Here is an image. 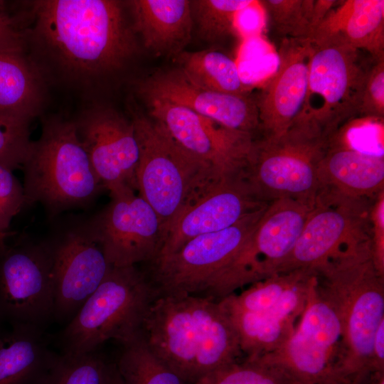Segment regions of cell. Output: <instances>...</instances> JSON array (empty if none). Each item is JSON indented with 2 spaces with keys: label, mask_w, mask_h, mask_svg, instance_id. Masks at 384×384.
Returning <instances> with one entry per match:
<instances>
[{
  "label": "cell",
  "mask_w": 384,
  "mask_h": 384,
  "mask_svg": "<svg viewBox=\"0 0 384 384\" xmlns=\"http://www.w3.org/2000/svg\"><path fill=\"white\" fill-rule=\"evenodd\" d=\"M33 5L38 43L77 77L114 71L137 51L134 31L117 1L46 0Z\"/></svg>",
  "instance_id": "cell-1"
},
{
  "label": "cell",
  "mask_w": 384,
  "mask_h": 384,
  "mask_svg": "<svg viewBox=\"0 0 384 384\" xmlns=\"http://www.w3.org/2000/svg\"><path fill=\"white\" fill-rule=\"evenodd\" d=\"M151 352L188 384L240 360L235 329L218 300L188 294L157 297L144 320Z\"/></svg>",
  "instance_id": "cell-2"
},
{
  "label": "cell",
  "mask_w": 384,
  "mask_h": 384,
  "mask_svg": "<svg viewBox=\"0 0 384 384\" xmlns=\"http://www.w3.org/2000/svg\"><path fill=\"white\" fill-rule=\"evenodd\" d=\"M343 328L342 384H364L373 373L372 346L384 320V275L376 269L371 243L348 250L314 270Z\"/></svg>",
  "instance_id": "cell-3"
},
{
  "label": "cell",
  "mask_w": 384,
  "mask_h": 384,
  "mask_svg": "<svg viewBox=\"0 0 384 384\" xmlns=\"http://www.w3.org/2000/svg\"><path fill=\"white\" fill-rule=\"evenodd\" d=\"M26 205L41 204L50 218L86 208L105 189L77 134L75 122H43L22 165Z\"/></svg>",
  "instance_id": "cell-4"
},
{
  "label": "cell",
  "mask_w": 384,
  "mask_h": 384,
  "mask_svg": "<svg viewBox=\"0 0 384 384\" xmlns=\"http://www.w3.org/2000/svg\"><path fill=\"white\" fill-rule=\"evenodd\" d=\"M333 136L298 117L279 136L255 138L239 175L267 203L287 198L315 204L319 165Z\"/></svg>",
  "instance_id": "cell-5"
},
{
  "label": "cell",
  "mask_w": 384,
  "mask_h": 384,
  "mask_svg": "<svg viewBox=\"0 0 384 384\" xmlns=\"http://www.w3.org/2000/svg\"><path fill=\"white\" fill-rule=\"evenodd\" d=\"M131 114L139 147L137 193L158 215L163 238L187 208L225 178L188 154L159 122L134 110Z\"/></svg>",
  "instance_id": "cell-6"
},
{
  "label": "cell",
  "mask_w": 384,
  "mask_h": 384,
  "mask_svg": "<svg viewBox=\"0 0 384 384\" xmlns=\"http://www.w3.org/2000/svg\"><path fill=\"white\" fill-rule=\"evenodd\" d=\"M156 294L146 272L138 265L112 267L73 319L58 335L63 354L100 349L114 339L126 343L142 330Z\"/></svg>",
  "instance_id": "cell-7"
},
{
  "label": "cell",
  "mask_w": 384,
  "mask_h": 384,
  "mask_svg": "<svg viewBox=\"0 0 384 384\" xmlns=\"http://www.w3.org/2000/svg\"><path fill=\"white\" fill-rule=\"evenodd\" d=\"M316 277L309 269L273 274L239 294L219 299L237 333L242 353L255 358L279 347L292 334Z\"/></svg>",
  "instance_id": "cell-8"
},
{
  "label": "cell",
  "mask_w": 384,
  "mask_h": 384,
  "mask_svg": "<svg viewBox=\"0 0 384 384\" xmlns=\"http://www.w3.org/2000/svg\"><path fill=\"white\" fill-rule=\"evenodd\" d=\"M342 356L341 321L316 277L289 338L277 350L255 358L292 384H342L338 378Z\"/></svg>",
  "instance_id": "cell-9"
},
{
  "label": "cell",
  "mask_w": 384,
  "mask_h": 384,
  "mask_svg": "<svg viewBox=\"0 0 384 384\" xmlns=\"http://www.w3.org/2000/svg\"><path fill=\"white\" fill-rule=\"evenodd\" d=\"M53 219L55 222L45 238L52 260L53 321L65 326L112 266L89 218L68 215Z\"/></svg>",
  "instance_id": "cell-10"
},
{
  "label": "cell",
  "mask_w": 384,
  "mask_h": 384,
  "mask_svg": "<svg viewBox=\"0 0 384 384\" xmlns=\"http://www.w3.org/2000/svg\"><path fill=\"white\" fill-rule=\"evenodd\" d=\"M314 206L287 198L269 203L238 254L202 295L219 300L272 276L292 252Z\"/></svg>",
  "instance_id": "cell-11"
},
{
  "label": "cell",
  "mask_w": 384,
  "mask_h": 384,
  "mask_svg": "<svg viewBox=\"0 0 384 384\" xmlns=\"http://www.w3.org/2000/svg\"><path fill=\"white\" fill-rule=\"evenodd\" d=\"M267 206L228 228L196 237L175 252L147 263L144 270L156 297L201 295L238 254Z\"/></svg>",
  "instance_id": "cell-12"
},
{
  "label": "cell",
  "mask_w": 384,
  "mask_h": 384,
  "mask_svg": "<svg viewBox=\"0 0 384 384\" xmlns=\"http://www.w3.org/2000/svg\"><path fill=\"white\" fill-rule=\"evenodd\" d=\"M312 45L308 87L298 117L334 135L358 117L363 83L370 65L359 50L337 43Z\"/></svg>",
  "instance_id": "cell-13"
},
{
  "label": "cell",
  "mask_w": 384,
  "mask_h": 384,
  "mask_svg": "<svg viewBox=\"0 0 384 384\" xmlns=\"http://www.w3.org/2000/svg\"><path fill=\"white\" fill-rule=\"evenodd\" d=\"M50 251L46 238L0 247V322L45 330L53 320Z\"/></svg>",
  "instance_id": "cell-14"
},
{
  "label": "cell",
  "mask_w": 384,
  "mask_h": 384,
  "mask_svg": "<svg viewBox=\"0 0 384 384\" xmlns=\"http://www.w3.org/2000/svg\"><path fill=\"white\" fill-rule=\"evenodd\" d=\"M374 199L319 193L297 244L273 274L314 270L348 250L371 242L370 209Z\"/></svg>",
  "instance_id": "cell-15"
},
{
  "label": "cell",
  "mask_w": 384,
  "mask_h": 384,
  "mask_svg": "<svg viewBox=\"0 0 384 384\" xmlns=\"http://www.w3.org/2000/svg\"><path fill=\"white\" fill-rule=\"evenodd\" d=\"M145 100L149 117L198 163L221 178L240 173L256 137L229 129L168 101Z\"/></svg>",
  "instance_id": "cell-16"
},
{
  "label": "cell",
  "mask_w": 384,
  "mask_h": 384,
  "mask_svg": "<svg viewBox=\"0 0 384 384\" xmlns=\"http://www.w3.org/2000/svg\"><path fill=\"white\" fill-rule=\"evenodd\" d=\"M89 219L112 266L147 264L157 257L162 238L161 220L136 191L111 194L109 203Z\"/></svg>",
  "instance_id": "cell-17"
},
{
  "label": "cell",
  "mask_w": 384,
  "mask_h": 384,
  "mask_svg": "<svg viewBox=\"0 0 384 384\" xmlns=\"http://www.w3.org/2000/svg\"><path fill=\"white\" fill-rule=\"evenodd\" d=\"M75 124L91 165L110 195L137 192L139 147L132 119L97 107L83 113Z\"/></svg>",
  "instance_id": "cell-18"
},
{
  "label": "cell",
  "mask_w": 384,
  "mask_h": 384,
  "mask_svg": "<svg viewBox=\"0 0 384 384\" xmlns=\"http://www.w3.org/2000/svg\"><path fill=\"white\" fill-rule=\"evenodd\" d=\"M144 100L168 101L229 129L260 136L256 100L247 95L218 92L198 87L178 68L156 73L138 85Z\"/></svg>",
  "instance_id": "cell-19"
},
{
  "label": "cell",
  "mask_w": 384,
  "mask_h": 384,
  "mask_svg": "<svg viewBox=\"0 0 384 384\" xmlns=\"http://www.w3.org/2000/svg\"><path fill=\"white\" fill-rule=\"evenodd\" d=\"M267 205L239 174L226 177L182 213L163 235L156 259L175 252L196 237L228 228Z\"/></svg>",
  "instance_id": "cell-20"
},
{
  "label": "cell",
  "mask_w": 384,
  "mask_h": 384,
  "mask_svg": "<svg viewBox=\"0 0 384 384\" xmlns=\"http://www.w3.org/2000/svg\"><path fill=\"white\" fill-rule=\"evenodd\" d=\"M311 52L308 39L281 40L277 68L256 100L260 136L281 135L301 113L307 92Z\"/></svg>",
  "instance_id": "cell-21"
},
{
  "label": "cell",
  "mask_w": 384,
  "mask_h": 384,
  "mask_svg": "<svg viewBox=\"0 0 384 384\" xmlns=\"http://www.w3.org/2000/svg\"><path fill=\"white\" fill-rule=\"evenodd\" d=\"M318 181V194L374 199L384 191L383 156L353 149L335 134L320 163Z\"/></svg>",
  "instance_id": "cell-22"
},
{
  "label": "cell",
  "mask_w": 384,
  "mask_h": 384,
  "mask_svg": "<svg viewBox=\"0 0 384 384\" xmlns=\"http://www.w3.org/2000/svg\"><path fill=\"white\" fill-rule=\"evenodd\" d=\"M311 44L337 43L384 58V1L347 0L334 6L308 38Z\"/></svg>",
  "instance_id": "cell-23"
},
{
  "label": "cell",
  "mask_w": 384,
  "mask_h": 384,
  "mask_svg": "<svg viewBox=\"0 0 384 384\" xmlns=\"http://www.w3.org/2000/svg\"><path fill=\"white\" fill-rule=\"evenodd\" d=\"M134 31L144 47L156 55L177 56L188 43L192 31V9L188 0H132L128 1Z\"/></svg>",
  "instance_id": "cell-24"
},
{
  "label": "cell",
  "mask_w": 384,
  "mask_h": 384,
  "mask_svg": "<svg viewBox=\"0 0 384 384\" xmlns=\"http://www.w3.org/2000/svg\"><path fill=\"white\" fill-rule=\"evenodd\" d=\"M10 326L0 332V384H43L58 353L49 348L44 330Z\"/></svg>",
  "instance_id": "cell-25"
},
{
  "label": "cell",
  "mask_w": 384,
  "mask_h": 384,
  "mask_svg": "<svg viewBox=\"0 0 384 384\" xmlns=\"http://www.w3.org/2000/svg\"><path fill=\"white\" fill-rule=\"evenodd\" d=\"M42 101L41 77L24 52L0 51V119L28 125Z\"/></svg>",
  "instance_id": "cell-26"
},
{
  "label": "cell",
  "mask_w": 384,
  "mask_h": 384,
  "mask_svg": "<svg viewBox=\"0 0 384 384\" xmlns=\"http://www.w3.org/2000/svg\"><path fill=\"white\" fill-rule=\"evenodd\" d=\"M181 73L194 85L227 94L247 95L236 62L216 50L181 52L176 56Z\"/></svg>",
  "instance_id": "cell-27"
},
{
  "label": "cell",
  "mask_w": 384,
  "mask_h": 384,
  "mask_svg": "<svg viewBox=\"0 0 384 384\" xmlns=\"http://www.w3.org/2000/svg\"><path fill=\"white\" fill-rule=\"evenodd\" d=\"M121 345L114 363L122 384H188L151 352L142 332Z\"/></svg>",
  "instance_id": "cell-28"
},
{
  "label": "cell",
  "mask_w": 384,
  "mask_h": 384,
  "mask_svg": "<svg viewBox=\"0 0 384 384\" xmlns=\"http://www.w3.org/2000/svg\"><path fill=\"white\" fill-rule=\"evenodd\" d=\"M272 29L283 38L308 39L321 20L314 0H264L260 1Z\"/></svg>",
  "instance_id": "cell-29"
},
{
  "label": "cell",
  "mask_w": 384,
  "mask_h": 384,
  "mask_svg": "<svg viewBox=\"0 0 384 384\" xmlns=\"http://www.w3.org/2000/svg\"><path fill=\"white\" fill-rule=\"evenodd\" d=\"M112 363L99 350L81 354L59 353L43 384H107Z\"/></svg>",
  "instance_id": "cell-30"
},
{
  "label": "cell",
  "mask_w": 384,
  "mask_h": 384,
  "mask_svg": "<svg viewBox=\"0 0 384 384\" xmlns=\"http://www.w3.org/2000/svg\"><path fill=\"white\" fill-rule=\"evenodd\" d=\"M254 0L191 1L198 33L206 41L219 40L236 31L235 20L240 10L252 5Z\"/></svg>",
  "instance_id": "cell-31"
},
{
  "label": "cell",
  "mask_w": 384,
  "mask_h": 384,
  "mask_svg": "<svg viewBox=\"0 0 384 384\" xmlns=\"http://www.w3.org/2000/svg\"><path fill=\"white\" fill-rule=\"evenodd\" d=\"M193 384H292L255 358H245L212 372Z\"/></svg>",
  "instance_id": "cell-32"
},
{
  "label": "cell",
  "mask_w": 384,
  "mask_h": 384,
  "mask_svg": "<svg viewBox=\"0 0 384 384\" xmlns=\"http://www.w3.org/2000/svg\"><path fill=\"white\" fill-rule=\"evenodd\" d=\"M31 142L28 125L0 119V164L13 171L22 167Z\"/></svg>",
  "instance_id": "cell-33"
},
{
  "label": "cell",
  "mask_w": 384,
  "mask_h": 384,
  "mask_svg": "<svg viewBox=\"0 0 384 384\" xmlns=\"http://www.w3.org/2000/svg\"><path fill=\"white\" fill-rule=\"evenodd\" d=\"M358 117L383 120L384 58L373 60L363 83Z\"/></svg>",
  "instance_id": "cell-34"
},
{
  "label": "cell",
  "mask_w": 384,
  "mask_h": 384,
  "mask_svg": "<svg viewBox=\"0 0 384 384\" xmlns=\"http://www.w3.org/2000/svg\"><path fill=\"white\" fill-rule=\"evenodd\" d=\"M23 185L13 170L0 164V233H8L13 218L26 206Z\"/></svg>",
  "instance_id": "cell-35"
},
{
  "label": "cell",
  "mask_w": 384,
  "mask_h": 384,
  "mask_svg": "<svg viewBox=\"0 0 384 384\" xmlns=\"http://www.w3.org/2000/svg\"><path fill=\"white\" fill-rule=\"evenodd\" d=\"M371 252L375 266L384 275V191L373 200L370 209Z\"/></svg>",
  "instance_id": "cell-36"
},
{
  "label": "cell",
  "mask_w": 384,
  "mask_h": 384,
  "mask_svg": "<svg viewBox=\"0 0 384 384\" xmlns=\"http://www.w3.org/2000/svg\"><path fill=\"white\" fill-rule=\"evenodd\" d=\"M26 37L15 17L0 13V51L24 52Z\"/></svg>",
  "instance_id": "cell-37"
},
{
  "label": "cell",
  "mask_w": 384,
  "mask_h": 384,
  "mask_svg": "<svg viewBox=\"0 0 384 384\" xmlns=\"http://www.w3.org/2000/svg\"><path fill=\"white\" fill-rule=\"evenodd\" d=\"M262 6L260 1L238 11L235 16V27L243 36L255 35L262 27Z\"/></svg>",
  "instance_id": "cell-38"
},
{
  "label": "cell",
  "mask_w": 384,
  "mask_h": 384,
  "mask_svg": "<svg viewBox=\"0 0 384 384\" xmlns=\"http://www.w3.org/2000/svg\"><path fill=\"white\" fill-rule=\"evenodd\" d=\"M372 368L373 373L379 376L384 371V320L379 324L374 336L372 346Z\"/></svg>",
  "instance_id": "cell-39"
},
{
  "label": "cell",
  "mask_w": 384,
  "mask_h": 384,
  "mask_svg": "<svg viewBox=\"0 0 384 384\" xmlns=\"http://www.w3.org/2000/svg\"><path fill=\"white\" fill-rule=\"evenodd\" d=\"M107 384H122L114 362L112 363Z\"/></svg>",
  "instance_id": "cell-40"
},
{
  "label": "cell",
  "mask_w": 384,
  "mask_h": 384,
  "mask_svg": "<svg viewBox=\"0 0 384 384\" xmlns=\"http://www.w3.org/2000/svg\"><path fill=\"white\" fill-rule=\"evenodd\" d=\"M14 235V233L8 232V233H0V247L3 246L7 241L9 237H11Z\"/></svg>",
  "instance_id": "cell-41"
},
{
  "label": "cell",
  "mask_w": 384,
  "mask_h": 384,
  "mask_svg": "<svg viewBox=\"0 0 384 384\" xmlns=\"http://www.w3.org/2000/svg\"><path fill=\"white\" fill-rule=\"evenodd\" d=\"M6 3L4 1H0V13L5 12Z\"/></svg>",
  "instance_id": "cell-42"
},
{
  "label": "cell",
  "mask_w": 384,
  "mask_h": 384,
  "mask_svg": "<svg viewBox=\"0 0 384 384\" xmlns=\"http://www.w3.org/2000/svg\"><path fill=\"white\" fill-rule=\"evenodd\" d=\"M375 384H384V375L381 376L376 380Z\"/></svg>",
  "instance_id": "cell-43"
},
{
  "label": "cell",
  "mask_w": 384,
  "mask_h": 384,
  "mask_svg": "<svg viewBox=\"0 0 384 384\" xmlns=\"http://www.w3.org/2000/svg\"><path fill=\"white\" fill-rule=\"evenodd\" d=\"M324 384H335V383H324Z\"/></svg>",
  "instance_id": "cell-44"
},
{
  "label": "cell",
  "mask_w": 384,
  "mask_h": 384,
  "mask_svg": "<svg viewBox=\"0 0 384 384\" xmlns=\"http://www.w3.org/2000/svg\"><path fill=\"white\" fill-rule=\"evenodd\" d=\"M1 324V323L0 322V324ZM1 328H0V332H1Z\"/></svg>",
  "instance_id": "cell-45"
}]
</instances>
